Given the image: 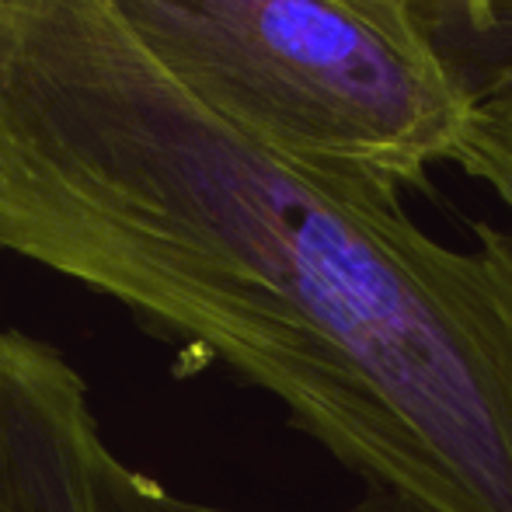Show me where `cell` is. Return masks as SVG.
I'll return each instance as SVG.
<instances>
[{
  "instance_id": "6da1fadb",
  "label": "cell",
  "mask_w": 512,
  "mask_h": 512,
  "mask_svg": "<svg viewBox=\"0 0 512 512\" xmlns=\"http://www.w3.org/2000/svg\"><path fill=\"white\" fill-rule=\"evenodd\" d=\"M262 147L115 0H0V251L276 398L422 512H512V234Z\"/></svg>"
},
{
  "instance_id": "7a4b0ae2",
  "label": "cell",
  "mask_w": 512,
  "mask_h": 512,
  "mask_svg": "<svg viewBox=\"0 0 512 512\" xmlns=\"http://www.w3.org/2000/svg\"><path fill=\"white\" fill-rule=\"evenodd\" d=\"M147 49L262 147L398 189L450 161L478 91L411 0H115Z\"/></svg>"
},
{
  "instance_id": "3957f363",
  "label": "cell",
  "mask_w": 512,
  "mask_h": 512,
  "mask_svg": "<svg viewBox=\"0 0 512 512\" xmlns=\"http://www.w3.org/2000/svg\"><path fill=\"white\" fill-rule=\"evenodd\" d=\"M0 512H237L175 495L108 443L84 373L53 342L0 328ZM342 512H422L370 488Z\"/></svg>"
},
{
  "instance_id": "277c9868",
  "label": "cell",
  "mask_w": 512,
  "mask_h": 512,
  "mask_svg": "<svg viewBox=\"0 0 512 512\" xmlns=\"http://www.w3.org/2000/svg\"><path fill=\"white\" fill-rule=\"evenodd\" d=\"M464 11L478 28H495V0H464Z\"/></svg>"
},
{
  "instance_id": "5b68a950",
  "label": "cell",
  "mask_w": 512,
  "mask_h": 512,
  "mask_svg": "<svg viewBox=\"0 0 512 512\" xmlns=\"http://www.w3.org/2000/svg\"><path fill=\"white\" fill-rule=\"evenodd\" d=\"M495 7H499V0H495Z\"/></svg>"
}]
</instances>
